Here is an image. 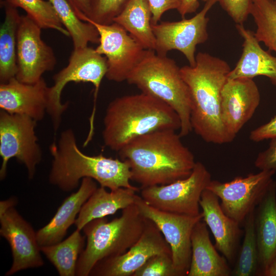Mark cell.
<instances>
[{
    "label": "cell",
    "mask_w": 276,
    "mask_h": 276,
    "mask_svg": "<svg viewBox=\"0 0 276 276\" xmlns=\"http://www.w3.org/2000/svg\"><path fill=\"white\" fill-rule=\"evenodd\" d=\"M41 29L28 15H21L17 31L16 75L20 82L35 83L56 64L53 49L41 38Z\"/></svg>",
    "instance_id": "9a60e30c"
},
{
    "label": "cell",
    "mask_w": 276,
    "mask_h": 276,
    "mask_svg": "<svg viewBox=\"0 0 276 276\" xmlns=\"http://www.w3.org/2000/svg\"><path fill=\"white\" fill-rule=\"evenodd\" d=\"M127 81L136 86L142 93L165 103L177 113L181 122L178 133L181 137L192 130L190 91L181 76L180 68L173 59L147 50Z\"/></svg>",
    "instance_id": "8992f818"
},
{
    "label": "cell",
    "mask_w": 276,
    "mask_h": 276,
    "mask_svg": "<svg viewBox=\"0 0 276 276\" xmlns=\"http://www.w3.org/2000/svg\"><path fill=\"white\" fill-rule=\"evenodd\" d=\"M77 16L82 20L89 13V0H66Z\"/></svg>",
    "instance_id": "74e56055"
},
{
    "label": "cell",
    "mask_w": 276,
    "mask_h": 276,
    "mask_svg": "<svg viewBox=\"0 0 276 276\" xmlns=\"http://www.w3.org/2000/svg\"><path fill=\"white\" fill-rule=\"evenodd\" d=\"M260 102L259 90L252 79H227L221 93V115L232 137L235 139L251 118Z\"/></svg>",
    "instance_id": "e0dca14e"
},
{
    "label": "cell",
    "mask_w": 276,
    "mask_h": 276,
    "mask_svg": "<svg viewBox=\"0 0 276 276\" xmlns=\"http://www.w3.org/2000/svg\"><path fill=\"white\" fill-rule=\"evenodd\" d=\"M259 275L276 276V258L268 265Z\"/></svg>",
    "instance_id": "ab89813d"
},
{
    "label": "cell",
    "mask_w": 276,
    "mask_h": 276,
    "mask_svg": "<svg viewBox=\"0 0 276 276\" xmlns=\"http://www.w3.org/2000/svg\"><path fill=\"white\" fill-rule=\"evenodd\" d=\"M255 166L260 170L276 171V137L271 139L268 147L258 154Z\"/></svg>",
    "instance_id": "e575fe53"
},
{
    "label": "cell",
    "mask_w": 276,
    "mask_h": 276,
    "mask_svg": "<svg viewBox=\"0 0 276 276\" xmlns=\"http://www.w3.org/2000/svg\"><path fill=\"white\" fill-rule=\"evenodd\" d=\"M148 220L134 203L110 221L105 217L87 223L82 228L86 243L79 257L76 275L88 276L100 260L126 252L139 239Z\"/></svg>",
    "instance_id": "5b68a950"
},
{
    "label": "cell",
    "mask_w": 276,
    "mask_h": 276,
    "mask_svg": "<svg viewBox=\"0 0 276 276\" xmlns=\"http://www.w3.org/2000/svg\"><path fill=\"white\" fill-rule=\"evenodd\" d=\"M276 137V116L268 122L252 130L249 139L255 142Z\"/></svg>",
    "instance_id": "8d00e7d4"
},
{
    "label": "cell",
    "mask_w": 276,
    "mask_h": 276,
    "mask_svg": "<svg viewBox=\"0 0 276 276\" xmlns=\"http://www.w3.org/2000/svg\"><path fill=\"white\" fill-rule=\"evenodd\" d=\"M72 38L74 49L87 47L88 43H99L100 37L96 28L81 20L66 0H48Z\"/></svg>",
    "instance_id": "83f0119b"
},
{
    "label": "cell",
    "mask_w": 276,
    "mask_h": 276,
    "mask_svg": "<svg viewBox=\"0 0 276 276\" xmlns=\"http://www.w3.org/2000/svg\"><path fill=\"white\" fill-rule=\"evenodd\" d=\"M273 4H274V7L276 9V0H273Z\"/></svg>",
    "instance_id": "60d3db41"
},
{
    "label": "cell",
    "mask_w": 276,
    "mask_h": 276,
    "mask_svg": "<svg viewBox=\"0 0 276 276\" xmlns=\"http://www.w3.org/2000/svg\"><path fill=\"white\" fill-rule=\"evenodd\" d=\"M218 0H208L202 9L193 17L177 21H162L152 24L155 37V52L159 55L176 50L183 54L191 66L196 64V46L208 39L206 14Z\"/></svg>",
    "instance_id": "7c38bea8"
},
{
    "label": "cell",
    "mask_w": 276,
    "mask_h": 276,
    "mask_svg": "<svg viewBox=\"0 0 276 276\" xmlns=\"http://www.w3.org/2000/svg\"><path fill=\"white\" fill-rule=\"evenodd\" d=\"M177 113L168 105L142 93L117 97L107 106L103 119L104 145L118 152L134 139L163 129L179 130Z\"/></svg>",
    "instance_id": "277c9868"
},
{
    "label": "cell",
    "mask_w": 276,
    "mask_h": 276,
    "mask_svg": "<svg viewBox=\"0 0 276 276\" xmlns=\"http://www.w3.org/2000/svg\"><path fill=\"white\" fill-rule=\"evenodd\" d=\"M132 276H179L172 260V253L163 252L154 255Z\"/></svg>",
    "instance_id": "d6a6232c"
},
{
    "label": "cell",
    "mask_w": 276,
    "mask_h": 276,
    "mask_svg": "<svg viewBox=\"0 0 276 276\" xmlns=\"http://www.w3.org/2000/svg\"><path fill=\"white\" fill-rule=\"evenodd\" d=\"M86 21L93 24L99 32L100 41L95 50L107 59L106 78L117 82L127 81L147 50L117 23L103 25L89 19Z\"/></svg>",
    "instance_id": "5bb4252c"
},
{
    "label": "cell",
    "mask_w": 276,
    "mask_h": 276,
    "mask_svg": "<svg viewBox=\"0 0 276 276\" xmlns=\"http://www.w3.org/2000/svg\"><path fill=\"white\" fill-rule=\"evenodd\" d=\"M206 2L208 0H202ZM199 6L198 0H181V4L177 11L182 18L187 14L196 11Z\"/></svg>",
    "instance_id": "f35d334b"
},
{
    "label": "cell",
    "mask_w": 276,
    "mask_h": 276,
    "mask_svg": "<svg viewBox=\"0 0 276 276\" xmlns=\"http://www.w3.org/2000/svg\"><path fill=\"white\" fill-rule=\"evenodd\" d=\"M192 257L188 276H229L232 270L227 259L220 255L211 242L208 226L202 219L191 235Z\"/></svg>",
    "instance_id": "7402d4cb"
},
{
    "label": "cell",
    "mask_w": 276,
    "mask_h": 276,
    "mask_svg": "<svg viewBox=\"0 0 276 276\" xmlns=\"http://www.w3.org/2000/svg\"><path fill=\"white\" fill-rule=\"evenodd\" d=\"M85 239L80 231L76 229L66 239L55 244L40 246V250L54 266L60 276H74Z\"/></svg>",
    "instance_id": "4316f807"
},
{
    "label": "cell",
    "mask_w": 276,
    "mask_h": 276,
    "mask_svg": "<svg viewBox=\"0 0 276 276\" xmlns=\"http://www.w3.org/2000/svg\"><path fill=\"white\" fill-rule=\"evenodd\" d=\"M48 88L43 77L34 83L13 78L0 84L1 110L41 121L47 112Z\"/></svg>",
    "instance_id": "ac0fdd59"
},
{
    "label": "cell",
    "mask_w": 276,
    "mask_h": 276,
    "mask_svg": "<svg viewBox=\"0 0 276 276\" xmlns=\"http://www.w3.org/2000/svg\"><path fill=\"white\" fill-rule=\"evenodd\" d=\"M107 71L106 57L99 54L95 49L88 46L74 49L68 64L54 75V84L48 88L47 113L51 118L55 132L59 128L62 115L68 106V102H61V94L65 85L71 82H89L94 85L95 103L90 118V126H94L97 95Z\"/></svg>",
    "instance_id": "52a82bcc"
},
{
    "label": "cell",
    "mask_w": 276,
    "mask_h": 276,
    "mask_svg": "<svg viewBox=\"0 0 276 276\" xmlns=\"http://www.w3.org/2000/svg\"><path fill=\"white\" fill-rule=\"evenodd\" d=\"M236 28L243 39V52L228 79L264 76L276 85V57L261 48L255 32L245 29L243 24H237Z\"/></svg>",
    "instance_id": "44dd1931"
},
{
    "label": "cell",
    "mask_w": 276,
    "mask_h": 276,
    "mask_svg": "<svg viewBox=\"0 0 276 276\" xmlns=\"http://www.w3.org/2000/svg\"><path fill=\"white\" fill-rule=\"evenodd\" d=\"M176 130L163 129L140 136L118 154L129 165L131 180L141 189L165 185L188 177L196 162Z\"/></svg>",
    "instance_id": "6da1fadb"
},
{
    "label": "cell",
    "mask_w": 276,
    "mask_h": 276,
    "mask_svg": "<svg viewBox=\"0 0 276 276\" xmlns=\"http://www.w3.org/2000/svg\"><path fill=\"white\" fill-rule=\"evenodd\" d=\"M211 180V174L204 164L196 162L188 177L168 185L142 188L141 197L157 210L196 216L201 214V194Z\"/></svg>",
    "instance_id": "9c48e42d"
},
{
    "label": "cell",
    "mask_w": 276,
    "mask_h": 276,
    "mask_svg": "<svg viewBox=\"0 0 276 276\" xmlns=\"http://www.w3.org/2000/svg\"><path fill=\"white\" fill-rule=\"evenodd\" d=\"M152 12V24H156L165 12L179 8L181 0H148Z\"/></svg>",
    "instance_id": "d590c367"
},
{
    "label": "cell",
    "mask_w": 276,
    "mask_h": 276,
    "mask_svg": "<svg viewBox=\"0 0 276 276\" xmlns=\"http://www.w3.org/2000/svg\"><path fill=\"white\" fill-rule=\"evenodd\" d=\"M49 150L53 157L49 182L63 191L76 189L84 177L90 178L110 190L120 188L139 190L130 182L131 172L126 162L102 154L90 156L84 153L79 148L72 129L63 131L57 143H53Z\"/></svg>",
    "instance_id": "3957f363"
},
{
    "label": "cell",
    "mask_w": 276,
    "mask_h": 276,
    "mask_svg": "<svg viewBox=\"0 0 276 276\" xmlns=\"http://www.w3.org/2000/svg\"><path fill=\"white\" fill-rule=\"evenodd\" d=\"M9 5L23 9L42 29H53L70 36L61 24L52 4L48 0H4Z\"/></svg>",
    "instance_id": "4dcf8cb0"
},
{
    "label": "cell",
    "mask_w": 276,
    "mask_h": 276,
    "mask_svg": "<svg viewBox=\"0 0 276 276\" xmlns=\"http://www.w3.org/2000/svg\"><path fill=\"white\" fill-rule=\"evenodd\" d=\"M250 14L257 27L255 35L257 40L276 52V9L273 0H252Z\"/></svg>",
    "instance_id": "f546056e"
},
{
    "label": "cell",
    "mask_w": 276,
    "mask_h": 276,
    "mask_svg": "<svg viewBox=\"0 0 276 276\" xmlns=\"http://www.w3.org/2000/svg\"><path fill=\"white\" fill-rule=\"evenodd\" d=\"M275 172L261 170L225 182L211 180L206 189L221 200L220 205L225 214L241 224L274 181L273 176Z\"/></svg>",
    "instance_id": "30bf717a"
},
{
    "label": "cell",
    "mask_w": 276,
    "mask_h": 276,
    "mask_svg": "<svg viewBox=\"0 0 276 276\" xmlns=\"http://www.w3.org/2000/svg\"><path fill=\"white\" fill-rule=\"evenodd\" d=\"M97 188L94 179H82L78 190L67 197L49 223L36 232L39 246L55 244L63 240L68 228L75 223L83 205Z\"/></svg>",
    "instance_id": "ffe728a7"
},
{
    "label": "cell",
    "mask_w": 276,
    "mask_h": 276,
    "mask_svg": "<svg viewBox=\"0 0 276 276\" xmlns=\"http://www.w3.org/2000/svg\"><path fill=\"white\" fill-rule=\"evenodd\" d=\"M130 0H89V13L84 21L109 25L124 9Z\"/></svg>",
    "instance_id": "1f68e13d"
},
{
    "label": "cell",
    "mask_w": 276,
    "mask_h": 276,
    "mask_svg": "<svg viewBox=\"0 0 276 276\" xmlns=\"http://www.w3.org/2000/svg\"><path fill=\"white\" fill-rule=\"evenodd\" d=\"M1 5L5 11V19L0 29V82L5 83L16 77L17 37L21 15L17 8L4 0Z\"/></svg>",
    "instance_id": "484cf974"
},
{
    "label": "cell",
    "mask_w": 276,
    "mask_h": 276,
    "mask_svg": "<svg viewBox=\"0 0 276 276\" xmlns=\"http://www.w3.org/2000/svg\"><path fill=\"white\" fill-rule=\"evenodd\" d=\"M199 204L202 220L214 237L215 246L227 261L233 262L242 233L240 224L225 214L219 198L206 189L201 194Z\"/></svg>",
    "instance_id": "d6986e66"
},
{
    "label": "cell",
    "mask_w": 276,
    "mask_h": 276,
    "mask_svg": "<svg viewBox=\"0 0 276 276\" xmlns=\"http://www.w3.org/2000/svg\"><path fill=\"white\" fill-rule=\"evenodd\" d=\"M172 253L170 247L157 225L148 219L137 242L122 255L104 259L90 271L91 276H132L151 257Z\"/></svg>",
    "instance_id": "2e32d148"
},
{
    "label": "cell",
    "mask_w": 276,
    "mask_h": 276,
    "mask_svg": "<svg viewBox=\"0 0 276 276\" xmlns=\"http://www.w3.org/2000/svg\"><path fill=\"white\" fill-rule=\"evenodd\" d=\"M152 16L148 0H130L113 22L122 26L145 50L155 51Z\"/></svg>",
    "instance_id": "d4e9b609"
},
{
    "label": "cell",
    "mask_w": 276,
    "mask_h": 276,
    "mask_svg": "<svg viewBox=\"0 0 276 276\" xmlns=\"http://www.w3.org/2000/svg\"><path fill=\"white\" fill-rule=\"evenodd\" d=\"M218 2L237 24H243L250 14L252 0H218Z\"/></svg>",
    "instance_id": "836d02e7"
},
{
    "label": "cell",
    "mask_w": 276,
    "mask_h": 276,
    "mask_svg": "<svg viewBox=\"0 0 276 276\" xmlns=\"http://www.w3.org/2000/svg\"><path fill=\"white\" fill-rule=\"evenodd\" d=\"M35 120L23 114L0 111V179L7 175L9 160L15 158L26 167L29 179L36 173L42 151L35 132Z\"/></svg>",
    "instance_id": "ba28073f"
},
{
    "label": "cell",
    "mask_w": 276,
    "mask_h": 276,
    "mask_svg": "<svg viewBox=\"0 0 276 276\" xmlns=\"http://www.w3.org/2000/svg\"><path fill=\"white\" fill-rule=\"evenodd\" d=\"M255 210L245 218L244 238L232 274L235 276L258 275L259 266L255 230Z\"/></svg>",
    "instance_id": "f1b7e54d"
},
{
    "label": "cell",
    "mask_w": 276,
    "mask_h": 276,
    "mask_svg": "<svg viewBox=\"0 0 276 276\" xmlns=\"http://www.w3.org/2000/svg\"><path fill=\"white\" fill-rule=\"evenodd\" d=\"M136 192L126 188L108 192L104 187H98L83 205L74 223L76 229L81 231L90 221L114 214L134 203Z\"/></svg>",
    "instance_id": "cb8c5ba5"
},
{
    "label": "cell",
    "mask_w": 276,
    "mask_h": 276,
    "mask_svg": "<svg viewBox=\"0 0 276 276\" xmlns=\"http://www.w3.org/2000/svg\"><path fill=\"white\" fill-rule=\"evenodd\" d=\"M231 71L224 60L207 53L196 55V64L180 67L192 98V130L207 143H228L234 140L221 118V93Z\"/></svg>",
    "instance_id": "7a4b0ae2"
},
{
    "label": "cell",
    "mask_w": 276,
    "mask_h": 276,
    "mask_svg": "<svg viewBox=\"0 0 276 276\" xmlns=\"http://www.w3.org/2000/svg\"><path fill=\"white\" fill-rule=\"evenodd\" d=\"M135 203L141 214L158 227L169 245L174 267L179 276L187 275L192 257L191 235L195 224L202 219L157 210L137 196Z\"/></svg>",
    "instance_id": "4fadbf2b"
},
{
    "label": "cell",
    "mask_w": 276,
    "mask_h": 276,
    "mask_svg": "<svg viewBox=\"0 0 276 276\" xmlns=\"http://www.w3.org/2000/svg\"><path fill=\"white\" fill-rule=\"evenodd\" d=\"M16 203L15 197L0 202V235L8 242L13 257L12 266L6 273V276L44 265L36 232L15 210Z\"/></svg>",
    "instance_id": "8fae6325"
},
{
    "label": "cell",
    "mask_w": 276,
    "mask_h": 276,
    "mask_svg": "<svg viewBox=\"0 0 276 276\" xmlns=\"http://www.w3.org/2000/svg\"><path fill=\"white\" fill-rule=\"evenodd\" d=\"M258 251V275L276 258V182L268 189L255 210Z\"/></svg>",
    "instance_id": "603a6c76"
}]
</instances>
